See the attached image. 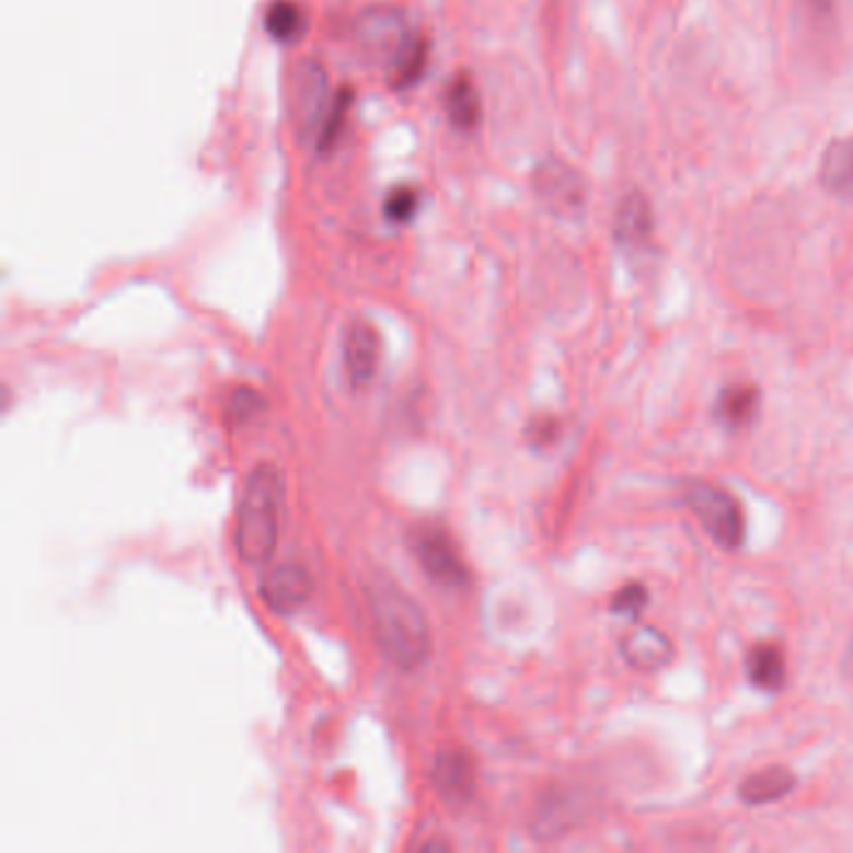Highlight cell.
Returning a JSON list of instances; mask_svg holds the SVG:
<instances>
[{"instance_id": "4fadbf2b", "label": "cell", "mask_w": 853, "mask_h": 853, "mask_svg": "<svg viewBox=\"0 0 853 853\" xmlns=\"http://www.w3.org/2000/svg\"><path fill=\"white\" fill-rule=\"evenodd\" d=\"M580 808L576 806V796L570 791H551L543 798L539 811H535L533 831L539 839H556L564 837L570 826H576Z\"/></svg>"}, {"instance_id": "7a4b0ae2", "label": "cell", "mask_w": 853, "mask_h": 853, "mask_svg": "<svg viewBox=\"0 0 853 853\" xmlns=\"http://www.w3.org/2000/svg\"><path fill=\"white\" fill-rule=\"evenodd\" d=\"M284 508V473L276 465L261 463L243 483L239 511H235V553L251 566H261L274 556Z\"/></svg>"}, {"instance_id": "cb8c5ba5", "label": "cell", "mask_w": 853, "mask_h": 853, "mask_svg": "<svg viewBox=\"0 0 853 853\" xmlns=\"http://www.w3.org/2000/svg\"><path fill=\"white\" fill-rule=\"evenodd\" d=\"M804 5L816 21H829V18H833V11H837V0H804Z\"/></svg>"}, {"instance_id": "ac0fdd59", "label": "cell", "mask_w": 853, "mask_h": 853, "mask_svg": "<svg viewBox=\"0 0 853 853\" xmlns=\"http://www.w3.org/2000/svg\"><path fill=\"white\" fill-rule=\"evenodd\" d=\"M266 31L278 43H296L306 31V13L293 0H276L266 11Z\"/></svg>"}, {"instance_id": "8fae6325", "label": "cell", "mask_w": 853, "mask_h": 853, "mask_svg": "<svg viewBox=\"0 0 853 853\" xmlns=\"http://www.w3.org/2000/svg\"><path fill=\"white\" fill-rule=\"evenodd\" d=\"M819 178L833 196L853 200V136L829 140L821 155Z\"/></svg>"}, {"instance_id": "3957f363", "label": "cell", "mask_w": 853, "mask_h": 853, "mask_svg": "<svg viewBox=\"0 0 853 853\" xmlns=\"http://www.w3.org/2000/svg\"><path fill=\"white\" fill-rule=\"evenodd\" d=\"M683 498L718 549L738 551L744 546L746 516L741 504L728 491L706 481H691L683 491Z\"/></svg>"}, {"instance_id": "5b68a950", "label": "cell", "mask_w": 853, "mask_h": 853, "mask_svg": "<svg viewBox=\"0 0 853 853\" xmlns=\"http://www.w3.org/2000/svg\"><path fill=\"white\" fill-rule=\"evenodd\" d=\"M411 551L436 586L453 588V591H461V588L469 586V566L463 564L459 546L443 529L424 526V529L413 531Z\"/></svg>"}, {"instance_id": "e0dca14e", "label": "cell", "mask_w": 853, "mask_h": 853, "mask_svg": "<svg viewBox=\"0 0 853 853\" xmlns=\"http://www.w3.org/2000/svg\"><path fill=\"white\" fill-rule=\"evenodd\" d=\"M448 120L459 130H473L481 120V95L469 76H456L443 95Z\"/></svg>"}, {"instance_id": "8992f818", "label": "cell", "mask_w": 853, "mask_h": 853, "mask_svg": "<svg viewBox=\"0 0 853 853\" xmlns=\"http://www.w3.org/2000/svg\"><path fill=\"white\" fill-rule=\"evenodd\" d=\"M430 784H434L438 798L448 806H465L473 802L479 788L476 763H473L469 751H438L434 759V769H430Z\"/></svg>"}, {"instance_id": "5bb4252c", "label": "cell", "mask_w": 853, "mask_h": 853, "mask_svg": "<svg viewBox=\"0 0 853 853\" xmlns=\"http://www.w3.org/2000/svg\"><path fill=\"white\" fill-rule=\"evenodd\" d=\"M794 788H796L794 771H788L784 766H771L751 773V776L741 784V788H738V796H741V802L749 806H763V804L781 802V798H786Z\"/></svg>"}, {"instance_id": "7c38bea8", "label": "cell", "mask_w": 853, "mask_h": 853, "mask_svg": "<svg viewBox=\"0 0 853 853\" xmlns=\"http://www.w3.org/2000/svg\"><path fill=\"white\" fill-rule=\"evenodd\" d=\"M759 403H761V395H759V389H756V385L734 383V385H726V389L721 391L714 413H716L718 424L724 428L741 430V428H749L753 424L756 413H759Z\"/></svg>"}, {"instance_id": "9c48e42d", "label": "cell", "mask_w": 853, "mask_h": 853, "mask_svg": "<svg viewBox=\"0 0 853 853\" xmlns=\"http://www.w3.org/2000/svg\"><path fill=\"white\" fill-rule=\"evenodd\" d=\"M378 350H381V341H378V333L371 323L356 321L346 331V338H343V364H346L348 381L356 391L366 389L376 378Z\"/></svg>"}, {"instance_id": "2e32d148", "label": "cell", "mask_w": 853, "mask_h": 853, "mask_svg": "<svg viewBox=\"0 0 853 853\" xmlns=\"http://www.w3.org/2000/svg\"><path fill=\"white\" fill-rule=\"evenodd\" d=\"M428 66V43L416 33H406L391 56L389 78L395 88L416 85Z\"/></svg>"}, {"instance_id": "30bf717a", "label": "cell", "mask_w": 853, "mask_h": 853, "mask_svg": "<svg viewBox=\"0 0 853 853\" xmlns=\"http://www.w3.org/2000/svg\"><path fill=\"white\" fill-rule=\"evenodd\" d=\"M621 656L633 671L654 673L658 668L671 664L673 646L658 629L638 626L621 641Z\"/></svg>"}, {"instance_id": "6da1fadb", "label": "cell", "mask_w": 853, "mask_h": 853, "mask_svg": "<svg viewBox=\"0 0 853 853\" xmlns=\"http://www.w3.org/2000/svg\"><path fill=\"white\" fill-rule=\"evenodd\" d=\"M366 593L373 633L383 656L403 671L426 664L430 654V626L416 598L385 576H376Z\"/></svg>"}, {"instance_id": "d4e9b609", "label": "cell", "mask_w": 853, "mask_h": 853, "mask_svg": "<svg viewBox=\"0 0 853 853\" xmlns=\"http://www.w3.org/2000/svg\"><path fill=\"white\" fill-rule=\"evenodd\" d=\"M843 671H846L849 676H853V638L849 641L846 654H843Z\"/></svg>"}, {"instance_id": "ba28073f", "label": "cell", "mask_w": 853, "mask_h": 853, "mask_svg": "<svg viewBox=\"0 0 853 853\" xmlns=\"http://www.w3.org/2000/svg\"><path fill=\"white\" fill-rule=\"evenodd\" d=\"M613 241L626 251H646L654 241V208L641 191L626 193L615 208Z\"/></svg>"}, {"instance_id": "277c9868", "label": "cell", "mask_w": 853, "mask_h": 853, "mask_svg": "<svg viewBox=\"0 0 853 853\" xmlns=\"http://www.w3.org/2000/svg\"><path fill=\"white\" fill-rule=\"evenodd\" d=\"M533 191L551 214L561 218H580L588 206L586 178L561 158H546L533 171Z\"/></svg>"}, {"instance_id": "603a6c76", "label": "cell", "mask_w": 853, "mask_h": 853, "mask_svg": "<svg viewBox=\"0 0 853 853\" xmlns=\"http://www.w3.org/2000/svg\"><path fill=\"white\" fill-rule=\"evenodd\" d=\"M526 434H529L531 443L535 448H543V446H551L553 441H556L558 434H561V424L556 418H539V420H533Z\"/></svg>"}, {"instance_id": "9a60e30c", "label": "cell", "mask_w": 853, "mask_h": 853, "mask_svg": "<svg viewBox=\"0 0 853 853\" xmlns=\"http://www.w3.org/2000/svg\"><path fill=\"white\" fill-rule=\"evenodd\" d=\"M746 676L756 689L776 693L786 685V656L776 644H759L746 656Z\"/></svg>"}, {"instance_id": "7402d4cb", "label": "cell", "mask_w": 853, "mask_h": 853, "mask_svg": "<svg viewBox=\"0 0 853 853\" xmlns=\"http://www.w3.org/2000/svg\"><path fill=\"white\" fill-rule=\"evenodd\" d=\"M648 606V591L644 584H629L613 596L611 611L615 615H638Z\"/></svg>"}, {"instance_id": "d6986e66", "label": "cell", "mask_w": 853, "mask_h": 853, "mask_svg": "<svg viewBox=\"0 0 853 853\" xmlns=\"http://www.w3.org/2000/svg\"><path fill=\"white\" fill-rule=\"evenodd\" d=\"M350 103H354V93H350L348 88H343V91L333 95V101H328V108H325L319 123V151H328V148L338 143L343 126H346Z\"/></svg>"}, {"instance_id": "52a82bcc", "label": "cell", "mask_w": 853, "mask_h": 853, "mask_svg": "<svg viewBox=\"0 0 853 853\" xmlns=\"http://www.w3.org/2000/svg\"><path fill=\"white\" fill-rule=\"evenodd\" d=\"M315 588L313 576L301 564H280L261 580V598L270 611L293 613L311 598Z\"/></svg>"}, {"instance_id": "ffe728a7", "label": "cell", "mask_w": 853, "mask_h": 853, "mask_svg": "<svg viewBox=\"0 0 853 853\" xmlns=\"http://www.w3.org/2000/svg\"><path fill=\"white\" fill-rule=\"evenodd\" d=\"M263 408H266V399H263V393L251 389V385H241V389H235L231 401H228V418L233 420V424H249V420L258 418Z\"/></svg>"}, {"instance_id": "44dd1931", "label": "cell", "mask_w": 853, "mask_h": 853, "mask_svg": "<svg viewBox=\"0 0 853 853\" xmlns=\"http://www.w3.org/2000/svg\"><path fill=\"white\" fill-rule=\"evenodd\" d=\"M420 208V193L411 186H399L385 198L383 214L391 223H411Z\"/></svg>"}]
</instances>
